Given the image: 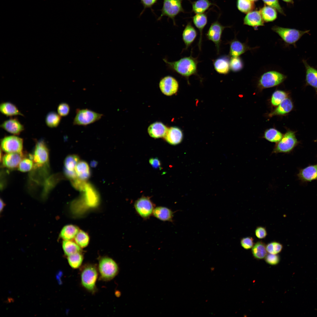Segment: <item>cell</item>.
<instances>
[{
    "label": "cell",
    "mask_w": 317,
    "mask_h": 317,
    "mask_svg": "<svg viewBox=\"0 0 317 317\" xmlns=\"http://www.w3.org/2000/svg\"><path fill=\"white\" fill-rule=\"evenodd\" d=\"M169 144L176 145L180 143L183 138L181 131L178 128L172 127L168 128L166 133L163 137Z\"/></svg>",
    "instance_id": "17"
},
{
    "label": "cell",
    "mask_w": 317,
    "mask_h": 317,
    "mask_svg": "<svg viewBox=\"0 0 317 317\" xmlns=\"http://www.w3.org/2000/svg\"><path fill=\"white\" fill-rule=\"evenodd\" d=\"M267 252L272 254H277L282 250L283 246L279 242L274 241L271 242L266 246Z\"/></svg>",
    "instance_id": "44"
},
{
    "label": "cell",
    "mask_w": 317,
    "mask_h": 317,
    "mask_svg": "<svg viewBox=\"0 0 317 317\" xmlns=\"http://www.w3.org/2000/svg\"><path fill=\"white\" fill-rule=\"evenodd\" d=\"M255 233L257 237L259 239L265 238L267 235L266 228L262 226L257 227L255 230Z\"/></svg>",
    "instance_id": "50"
},
{
    "label": "cell",
    "mask_w": 317,
    "mask_h": 317,
    "mask_svg": "<svg viewBox=\"0 0 317 317\" xmlns=\"http://www.w3.org/2000/svg\"><path fill=\"white\" fill-rule=\"evenodd\" d=\"M34 167L32 159L31 157L24 158L20 163L18 169L22 172H27L31 171Z\"/></svg>",
    "instance_id": "40"
},
{
    "label": "cell",
    "mask_w": 317,
    "mask_h": 317,
    "mask_svg": "<svg viewBox=\"0 0 317 317\" xmlns=\"http://www.w3.org/2000/svg\"><path fill=\"white\" fill-rule=\"evenodd\" d=\"M103 115L87 109H77L73 124L75 125L86 126L98 121Z\"/></svg>",
    "instance_id": "5"
},
{
    "label": "cell",
    "mask_w": 317,
    "mask_h": 317,
    "mask_svg": "<svg viewBox=\"0 0 317 317\" xmlns=\"http://www.w3.org/2000/svg\"><path fill=\"white\" fill-rule=\"evenodd\" d=\"M262 1L266 5L274 8L281 14L284 15L283 10L280 6L278 0H262Z\"/></svg>",
    "instance_id": "48"
},
{
    "label": "cell",
    "mask_w": 317,
    "mask_h": 317,
    "mask_svg": "<svg viewBox=\"0 0 317 317\" xmlns=\"http://www.w3.org/2000/svg\"><path fill=\"white\" fill-rule=\"evenodd\" d=\"M98 270L100 279L104 281H108L117 274L119 268L117 264L113 259L104 257L99 259Z\"/></svg>",
    "instance_id": "3"
},
{
    "label": "cell",
    "mask_w": 317,
    "mask_h": 317,
    "mask_svg": "<svg viewBox=\"0 0 317 317\" xmlns=\"http://www.w3.org/2000/svg\"><path fill=\"white\" fill-rule=\"evenodd\" d=\"M64 173L66 177L70 181L74 179L77 177V175L75 171H71L67 170L64 169Z\"/></svg>",
    "instance_id": "52"
},
{
    "label": "cell",
    "mask_w": 317,
    "mask_h": 317,
    "mask_svg": "<svg viewBox=\"0 0 317 317\" xmlns=\"http://www.w3.org/2000/svg\"><path fill=\"white\" fill-rule=\"evenodd\" d=\"M0 112L3 114L7 117L24 116L15 104L9 102H3L1 103Z\"/></svg>",
    "instance_id": "27"
},
{
    "label": "cell",
    "mask_w": 317,
    "mask_h": 317,
    "mask_svg": "<svg viewBox=\"0 0 317 317\" xmlns=\"http://www.w3.org/2000/svg\"><path fill=\"white\" fill-rule=\"evenodd\" d=\"M67 257L68 264L71 268L76 269L81 266L83 259V256L81 252H77Z\"/></svg>",
    "instance_id": "37"
},
{
    "label": "cell",
    "mask_w": 317,
    "mask_h": 317,
    "mask_svg": "<svg viewBox=\"0 0 317 317\" xmlns=\"http://www.w3.org/2000/svg\"><path fill=\"white\" fill-rule=\"evenodd\" d=\"M252 252L254 257L258 259H262L267 254L266 246L263 242L259 241L254 244L252 248Z\"/></svg>",
    "instance_id": "33"
},
{
    "label": "cell",
    "mask_w": 317,
    "mask_h": 317,
    "mask_svg": "<svg viewBox=\"0 0 317 317\" xmlns=\"http://www.w3.org/2000/svg\"><path fill=\"white\" fill-rule=\"evenodd\" d=\"M229 55L231 57H239L251 48L247 44L235 38L230 43Z\"/></svg>",
    "instance_id": "18"
},
{
    "label": "cell",
    "mask_w": 317,
    "mask_h": 317,
    "mask_svg": "<svg viewBox=\"0 0 317 317\" xmlns=\"http://www.w3.org/2000/svg\"><path fill=\"white\" fill-rule=\"evenodd\" d=\"M62 247L65 254L68 256L72 254L81 252V247L76 243L70 240H64L62 243Z\"/></svg>",
    "instance_id": "34"
},
{
    "label": "cell",
    "mask_w": 317,
    "mask_h": 317,
    "mask_svg": "<svg viewBox=\"0 0 317 317\" xmlns=\"http://www.w3.org/2000/svg\"><path fill=\"white\" fill-rule=\"evenodd\" d=\"M178 83L176 80L170 76L164 77L159 83V87L161 92L168 96L175 94L178 91Z\"/></svg>",
    "instance_id": "14"
},
{
    "label": "cell",
    "mask_w": 317,
    "mask_h": 317,
    "mask_svg": "<svg viewBox=\"0 0 317 317\" xmlns=\"http://www.w3.org/2000/svg\"><path fill=\"white\" fill-rule=\"evenodd\" d=\"M240 244L244 249H249L252 248L254 244V239L250 237H243L240 240Z\"/></svg>",
    "instance_id": "47"
},
{
    "label": "cell",
    "mask_w": 317,
    "mask_h": 317,
    "mask_svg": "<svg viewBox=\"0 0 317 317\" xmlns=\"http://www.w3.org/2000/svg\"><path fill=\"white\" fill-rule=\"evenodd\" d=\"M163 60L170 69L183 77L188 78L192 75H197L198 61L191 55L175 61L169 62L165 59Z\"/></svg>",
    "instance_id": "1"
},
{
    "label": "cell",
    "mask_w": 317,
    "mask_h": 317,
    "mask_svg": "<svg viewBox=\"0 0 317 317\" xmlns=\"http://www.w3.org/2000/svg\"><path fill=\"white\" fill-rule=\"evenodd\" d=\"M79 231L77 226L72 225H67L62 229L60 236L64 240H70L75 237Z\"/></svg>",
    "instance_id": "30"
},
{
    "label": "cell",
    "mask_w": 317,
    "mask_h": 317,
    "mask_svg": "<svg viewBox=\"0 0 317 317\" xmlns=\"http://www.w3.org/2000/svg\"><path fill=\"white\" fill-rule=\"evenodd\" d=\"M0 127L13 135H19L25 129L23 125L16 117H11L4 121Z\"/></svg>",
    "instance_id": "15"
},
{
    "label": "cell",
    "mask_w": 317,
    "mask_h": 317,
    "mask_svg": "<svg viewBox=\"0 0 317 317\" xmlns=\"http://www.w3.org/2000/svg\"><path fill=\"white\" fill-rule=\"evenodd\" d=\"M293 108V105L291 100L288 98H286L269 115L270 117H272L276 115H284L291 111Z\"/></svg>",
    "instance_id": "29"
},
{
    "label": "cell",
    "mask_w": 317,
    "mask_h": 317,
    "mask_svg": "<svg viewBox=\"0 0 317 317\" xmlns=\"http://www.w3.org/2000/svg\"><path fill=\"white\" fill-rule=\"evenodd\" d=\"M1 146L2 150L6 153L21 152L23 140L16 135L6 136L1 139Z\"/></svg>",
    "instance_id": "11"
},
{
    "label": "cell",
    "mask_w": 317,
    "mask_h": 317,
    "mask_svg": "<svg viewBox=\"0 0 317 317\" xmlns=\"http://www.w3.org/2000/svg\"><path fill=\"white\" fill-rule=\"evenodd\" d=\"M5 204L3 200L1 199L0 206V211L1 213V212L3 211L5 207Z\"/></svg>",
    "instance_id": "54"
},
{
    "label": "cell",
    "mask_w": 317,
    "mask_h": 317,
    "mask_svg": "<svg viewBox=\"0 0 317 317\" xmlns=\"http://www.w3.org/2000/svg\"><path fill=\"white\" fill-rule=\"evenodd\" d=\"M227 27L215 21L211 24L206 34L207 38L215 44L217 54L220 52L222 34L224 29Z\"/></svg>",
    "instance_id": "12"
},
{
    "label": "cell",
    "mask_w": 317,
    "mask_h": 317,
    "mask_svg": "<svg viewBox=\"0 0 317 317\" xmlns=\"http://www.w3.org/2000/svg\"><path fill=\"white\" fill-rule=\"evenodd\" d=\"M83 192L84 201L88 206L94 207L98 204L100 195L96 188L92 184L87 182Z\"/></svg>",
    "instance_id": "13"
},
{
    "label": "cell",
    "mask_w": 317,
    "mask_h": 317,
    "mask_svg": "<svg viewBox=\"0 0 317 317\" xmlns=\"http://www.w3.org/2000/svg\"><path fill=\"white\" fill-rule=\"evenodd\" d=\"M283 0V1H285V2L288 3H291V4H293V0Z\"/></svg>",
    "instance_id": "55"
},
{
    "label": "cell",
    "mask_w": 317,
    "mask_h": 317,
    "mask_svg": "<svg viewBox=\"0 0 317 317\" xmlns=\"http://www.w3.org/2000/svg\"><path fill=\"white\" fill-rule=\"evenodd\" d=\"M230 70L234 72H237L243 68V61L239 57H231L230 61Z\"/></svg>",
    "instance_id": "42"
},
{
    "label": "cell",
    "mask_w": 317,
    "mask_h": 317,
    "mask_svg": "<svg viewBox=\"0 0 317 317\" xmlns=\"http://www.w3.org/2000/svg\"><path fill=\"white\" fill-rule=\"evenodd\" d=\"M264 21L260 11H258L247 13L244 19V24L254 27L264 26Z\"/></svg>",
    "instance_id": "19"
},
{
    "label": "cell",
    "mask_w": 317,
    "mask_h": 317,
    "mask_svg": "<svg viewBox=\"0 0 317 317\" xmlns=\"http://www.w3.org/2000/svg\"><path fill=\"white\" fill-rule=\"evenodd\" d=\"M183 0H163L161 15L158 18L160 20L164 16L171 19L175 23V18L181 12H184L182 3Z\"/></svg>",
    "instance_id": "8"
},
{
    "label": "cell",
    "mask_w": 317,
    "mask_h": 317,
    "mask_svg": "<svg viewBox=\"0 0 317 317\" xmlns=\"http://www.w3.org/2000/svg\"><path fill=\"white\" fill-rule=\"evenodd\" d=\"M33 155L31 156L34 167L40 168L47 164L49 158V150L45 141L41 139L36 142Z\"/></svg>",
    "instance_id": "6"
},
{
    "label": "cell",
    "mask_w": 317,
    "mask_h": 317,
    "mask_svg": "<svg viewBox=\"0 0 317 317\" xmlns=\"http://www.w3.org/2000/svg\"><path fill=\"white\" fill-rule=\"evenodd\" d=\"M61 117L58 113L51 111L48 113L45 118V123L48 127L50 128H56L60 124Z\"/></svg>",
    "instance_id": "35"
},
{
    "label": "cell",
    "mask_w": 317,
    "mask_h": 317,
    "mask_svg": "<svg viewBox=\"0 0 317 317\" xmlns=\"http://www.w3.org/2000/svg\"><path fill=\"white\" fill-rule=\"evenodd\" d=\"M230 61L228 57L226 56H220L213 61L215 69L218 73L226 75L230 70Z\"/></svg>",
    "instance_id": "23"
},
{
    "label": "cell",
    "mask_w": 317,
    "mask_h": 317,
    "mask_svg": "<svg viewBox=\"0 0 317 317\" xmlns=\"http://www.w3.org/2000/svg\"><path fill=\"white\" fill-rule=\"evenodd\" d=\"M70 107L69 105L66 103L62 102L60 103L57 108L58 114L61 117H65L69 113Z\"/></svg>",
    "instance_id": "46"
},
{
    "label": "cell",
    "mask_w": 317,
    "mask_h": 317,
    "mask_svg": "<svg viewBox=\"0 0 317 317\" xmlns=\"http://www.w3.org/2000/svg\"><path fill=\"white\" fill-rule=\"evenodd\" d=\"M158 0H141L144 9L151 7Z\"/></svg>",
    "instance_id": "53"
},
{
    "label": "cell",
    "mask_w": 317,
    "mask_h": 317,
    "mask_svg": "<svg viewBox=\"0 0 317 317\" xmlns=\"http://www.w3.org/2000/svg\"><path fill=\"white\" fill-rule=\"evenodd\" d=\"M251 0L253 1H258V0Z\"/></svg>",
    "instance_id": "56"
},
{
    "label": "cell",
    "mask_w": 317,
    "mask_h": 317,
    "mask_svg": "<svg viewBox=\"0 0 317 317\" xmlns=\"http://www.w3.org/2000/svg\"><path fill=\"white\" fill-rule=\"evenodd\" d=\"M89 237L88 235L82 230H79L75 237L76 243L82 248L86 247L89 243Z\"/></svg>",
    "instance_id": "41"
},
{
    "label": "cell",
    "mask_w": 317,
    "mask_h": 317,
    "mask_svg": "<svg viewBox=\"0 0 317 317\" xmlns=\"http://www.w3.org/2000/svg\"><path fill=\"white\" fill-rule=\"evenodd\" d=\"M197 36V32L191 22L188 23L182 33V39L185 45V50L187 49L191 45Z\"/></svg>",
    "instance_id": "24"
},
{
    "label": "cell",
    "mask_w": 317,
    "mask_h": 317,
    "mask_svg": "<svg viewBox=\"0 0 317 317\" xmlns=\"http://www.w3.org/2000/svg\"><path fill=\"white\" fill-rule=\"evenodd\" d=\"M175 212L165 207L158 206L154 208L153 215L161 220L173 222V214Z\"/></svg>",
    "instance_id": "25"
},
{
    "label": "cell",
    "mask_w": 317,
    "mask_h": 317,
    "mask_svg": "<svg viewBox=\"0 0 317 317\" xmlns=\"http://www.w3.org/2000/svg\"><path fill=\"white\" fill-rule=\"evenodd\" d=\"M286 97L287 94L285 92L281 90H276L272 94L271 100V103L274 106H278Z\"/></svg>",
    "instance_id": "43"
},
{
    "label": "cell",
    "mask_w": 317,
    "mask_h": 317,
    "mask_svg": "<svg viewBox=\"0 0 317 317\" xmlns=\"http://www.w3.org/2000/svg\"><path fill=\"white\" fill-rule=\"evenodd\" d=\"M264 21L266 22L272 21L277 17L276 9L270 6L264 5L259 11Z\"/></svg>",
    "instance_id": "31"
},
{
    "label": "cell",
    "mask_w": 317,
    "mask_h": 317,
    "mask_svg": "<svg viewBox=\"0 0 317 317\" xmlns=\"http://www.w3.org/2000/svg\"><path fill=\"white\" fill-rule=\"evenodd\" d=\"M286 76L275 71H270L264 73L259 81V85L262 88H267L277 85L284 81Z\"/></svg>",
    "instance_id": "9"
},
{
    "label": "cell",
    "mask_w": 317,
    "mask_h": 317,
    "mask_svg": "<svg viewBox=\"0 0 317 317\" xmlns=\"http://www.w3.org/2000/svg\"><path fill=\"white\" fill-rule=\"evenodd\" d=\"M298 176L304 182H309L317 180V164L310 165L301 169Z\"/></svg>",
    "instance_id": "21"
},
{
    "label": "cell",
    "mask_w": 317,
    "mask_h": 317,
    "mask_svg": "<svg viewBox=\"0 0 317 317\" xmlns=\"http://www.w3.org/2000/svg\"><path fill=\"white\" fill-rule=\"evenodd\" d=\"M72 185L75 189L83 192L87 183V181L82 180L78 177L70 181Z\"/></svg>",
    "instance_id": "45"
},
{
    "label": "cell",
    "mask_w": 317,
    "mask_h": 317,
    "mask_svg": "<svg viewBox=\"0 0 317 317\" xmlns=\"http://www.w3.org/2000/svg\"><path fill=\"white\" fill-rule=\"evenodd\" d=\"M80 160L79 157L77 155L68 156L64 161V169L71 171H75L76 166Z\"/></svg>",
    "instance_id": "36"
},
{
    "label": "cell",
    "mask_w": 317,
    "mask_h": 317,
    "mask_svg": "<svg viewBox=\"0 0 317 317\" xmlns=\"http://www.w3.org/2000/svg\"><path fill=\"white\" fill-rule=\"evenodd\" d=\"M24 158L22 152L7 153L2 158V163L7 168L14 169L18 168L20 163Z\"/></svg>",
    "instance_id": "16"
},
{
    "label": "cell",
    "mask_w": 317,
    "mask_h": 317,
    "mask_svg": "<svg viewBox=\"0 0 317 317\" xmlns=\"http://www.w3.org/2000/svg\"><path fill=\"white\" fill-rule=\"evenodd\" d=\"M213 4L209 0H197L192 3V11L196 14L204 13Z\"/></svg>",
    "instance_id": "32"
},
{
    "label": "cell",
    "mask_w": 317,
    "mask_h": 317,
    "mask_svg": "<svg viewBox=\"0 0 317 317\" xmlns=\"http://www.w3.org/2000/svg\"><path fill=\"white\" fill-rule=\"evenodd\" d=\"M75 170L77 177L82 180L87 181L91 176V171L89 166L84 161L80 160L78 162Z\"/></svg>",
    "instance_id": "28"
},
{
    "label": "cell",
    "mask_w": 317,
    "mask_h": 317,
    "mask_svg": "<svg viewBox=\"0 0 317 317\" xmlns=\"http://www.w3.org/2000/svg\"><path fill=\"white\" fill-rule=\"evenodd\" d=\"M282 134L274 128H270L265 132L264 137L268 141L272 142H278L282 138Z\"/></svg>",
    "instance_id": "38"
},
{
    "label": "cell",
    "mask_w": 317,
    "mask_h": 317,
    "mask_svg": "<svg viewBox=\"0 0 317 317\" xmlns=\"http://www.w3.org/2000/svg\"></svg>",
    "instance_id": "57"
},
{
    "label": "cell",
    "mask_w": 317,
    "mask_h": 317,
    "mask_svg": "<svg viewBox=\"0 0 317 317\" xmlns=\"http://www.w3.org/2000/svg\"><path fill=\"white\" fill-rule=\"evenodd\" d=\"M137 213L144 219H147L153 215L154 205L149 197L143 196L137 199L134 204Z\"/></svg>",
    "instance_id": "10"
},
{
    "label": "cell",
    "mask_w": 317,
    "mask_h": 317,
    "mask_svg": "<svg viewBox=\"0 0 317 317\" xmlns=\"http://www.w3.org/2000/svg\"><path fill=\"white\" fill-rule=\"evenodd\" d=\"M302 62L305 69L306 84L317 89V69L310 65L306 60L303 59Z\"/></svg>",
    "instance_id": "20"
},
{
    "label": "cell",
    "mask_w": 317,
    "mask_h": 317,
    "mask_svg": "<svg viewBox=\"0 0 317 317\" xmlns=\"http://www.w3.org/2000/svg\"><path fill=\"white\" fill-rule=\"evenodd\" d=\"M193 21L194 25L199 31L200 35L198 45L199 49L200 50L202 39L203 31L207 24L208 21L207 15L204 13L196 14L193 17Z\"/></svg>",
    "instance_id": "26"
},
{
    "label": "cell",
    "mask_w": 317,
    "mask_h": 317,
    "mask_svg": "<svg viewBox=\"0 0 317 317\" xmlns=\"http://www.w3.org/2000/svg\"><path fill=\"white\" fill-rule=\"evenodd\" d=\"M98 272L96 266L92 264H86L81 268L80 274L81 284L85 289L92 293L96 291Z\"/></svg>",
    "instance_id": "2"
},
{
    "label": "cell",
    "mask_w": 317,
    "mask_h": 317,
    "mask_svg": "<svg viewBox=\"0 0 317 317\" xmlns=\"http://www.w3.org/2000/svg\"><path fill=\"white\" fill-rule=\"evenodd\" d=\"M298 143L294 132L289 131L285 134L281 139L275 145L273 153H289L293 149Z\"/></svg>",
    "instance_id": "7"
},
{
    "label": "cell",
    "mask_w": 317,
    "mask_h": 317,
    "mask_svg": "<svg viewBox=\"0 0 317 317\" xmlns=\"http://www.w3.org/2000/svg\"><path fill=\"white\" fill-rule=\"evenodd\" d=\"M237 5L238 9L245 13L252 11L255 7L254 1L251 0H237Z\"/></svg>",
    "instance_id": "39"
},
{
    "label": "cell",
    "mask_w": 317,
    "mask_h": 317,
    "mask_svg": "<svg viewBox=\"0 0 317 317\" xmlns=\"http://www.w3.org/2000/svg\"><path fill=\"white\" fill-rule=\"evenodd\" d=\"M265 258L266 262L272 265L277 264L280 261V257L277 254L269 253L267 254Z\"/></svg>",
    "instance_id": "49"
},
{
    "label": "cell",
    "mask_w": 317,
    "mask_h": 317,
    "mask_svg": "<svg viewBox=\"0 0 317 317\" xmlns=\"http://www.w3.org/2000/svg\"><path fill=\"white\" fill-rule=\"evenodd\" d=\"M149 163L152 167L154 168H160L161 167V162L157 158H150L149 160Z\"/></svg>",
    "instance_id": "51"
},
{
    "label": "cell",
    "mask_w": 317,
    "mask_h": 317,
    "mask_svg": "<svg viewBox=\"0 0 317 317\" xmlns=\"http://www.w3.org/2000/svg\"><path fill=\"white\" fill-rule=\"evenodd\" d=\"M168 128L160 122H154L149 127L148 131L149 135L154 138L164 137Z\"/></svg>",
    "instance_id": "22"
},
{
    "label": "cell",
    "mask_w": 317,
    "mask_h": 317,
    "mask_svg": "<svg viewBox=\"0 0 317 317\" xmlns=\"http://www.w3.org/2000/svg\"><path fill=\"white\" fill-rule=\"evenodd\" d=\"M281 37L286 43L296 47V43L304 34L308 33L309 30L301 31L274 26L272 28Z\"/></svg>",
    "instance_id": "4"
}]
</instances>
